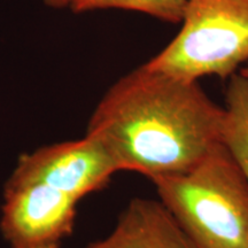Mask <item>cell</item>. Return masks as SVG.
I'll return each mask as SVG.
<instances>
[{
  "label": "cell",
  "mask_w": 248,
  "mask_h": 248,
  "mask_svg": "<svg viewBox=\"0 0 248 248\" xmlns=\"http://www.w3.org/2000/svg\"><path fill=\"white\" fill-rule=\"evenodd\" d=\"M224 114L198 80L145 63L105 93L86 135L101 142L117 171H136L152 181L188 171L222 142Z\"/></svg>",
  "instance_id": "obj_1"
},
{
  "label": "cell",
  "mask_w": 248,
  "mask_h": 248,
  "mask_svg": "<svg viewBox=\"0 0 248 248\" xmlns=\"http://www.w3.org/2000/svg\"><path fill=\"white\" fill-rule=\"evenodd\" d=\"M152 182L198 248H248V181L223 142L188 171Z\"/></svg>",
  "instance_id": "obj_2"
},
{
  "label": "cell",
  "mask_w": 248,
  "mask_h": 248,
  "mask_svg": "<svg viewBox=\"0 0 248 248\" xmlns=\"http://www.w3.org/2000/svg\"><path fill=\"white\" fill-rule=\"evenodd\" d=\"M179 32L147 62L185 80L230 78L248 62V0H187Z\"/></svg>",
  "instance_id": "obj_3"
},
{
  "label": "cell",
  "mask_w": 248,
  "mask_h": 248,
  "mask_svg": "<svg viewBox=\"0 0 248 248\" xmlns=\"http://www.w3.org/2000/svg\"><path fill=\"white\" fill-rule=\"evenodd\" d=\"M78 200L36 179L11 175L0 229L12 248H59L74 231Z\"/></svg>",
  "instance_id": "obj_4"
},
{
  "label": "cell",
  "mask_w": 248,
  "mask_h": 248,
  "mask_svg": "<svg viewBox=\"0 0 248 248\" xmlns=\"http://www.w3.org/2000/svg\"><path fill=\"white\" fill-rule=\"evenodd\" d=\"M116 171L106 148L86 135L21 155L12 175L44 182L79 201L104 188Z\"/></svg>",
  "instance_id": "obj_5"
},
{
  "label": "cell",
  "mask_w": 248,
  "mask_h": 248,
  "mask_svg": "<svg viewBox=\"0 0 248 248\" xmlns=\"http://www.w3.org/2000/svg\"><path fill=\"white\" fill-rule=\"evenodd\" d=\"M86 248H198L161 201L137 198L113 232Z\"/></svg>",
  "instance_id": "obj_6"
},
{
  "label": "cell",
  "mask_w": 248,
  "mask_h": 248,
  "mask_svg": "<svg viewBox=\"0 0 248 248\" xmlns=\"http://www.w3.org/2000/svg\"><path fill=\"white\" fill-rule=\"evenodd\" d=\"M222 142L231 152L248 181V79L230 77L225 93Z\"/></svg>",
  "instance_id": "obj_7"
},
{
  "label": "cell",
  "mask_w": 248,
  "mask_h": 248,
  "mask_svg": "<svg viewBox=\"0 0 248 248\" xmlns=\"http://www.w3.org/2000/svg\"><path fill=\"white\" fill-rule=\"evenodd\" d=\"M187 0H74V13H86L97 9H125L139 12L164 22H182Z\"/></svg>",
  "instance_id": "obj_8"
},
{
  "label": "cell",
  "mask_w": 248,
  "mask_h": 248,
  "mask_svg": "<svg viewBox=\"0 0 248 248\" xmlns=\"http://www.w3.org/2000/svg\"><path fill=\"white\" fill-rule=\"evenodd\" d=\"M46 5L52 8H70L73 5L74 0H43Z\"/></svg>",
  "instance_id": "obj_9"
},
{
  "label": "cell",
  "mask_w": 248,
  "mask_h": 248,
  "mask_svg": "<svg viewBox=\"0 0 248 248\" xmlns=\"http://www.w3.org/2000/svg\"><path fill=\"white\" fill-rule=\"evenodd\" d=\"M239 74H240L241 76H244L245 78L248 79V62H247L246 64H245L243 68H241L240 71H239Z\"/></svg>",
  "instance_id": "obj_10"
}]
</instances>
